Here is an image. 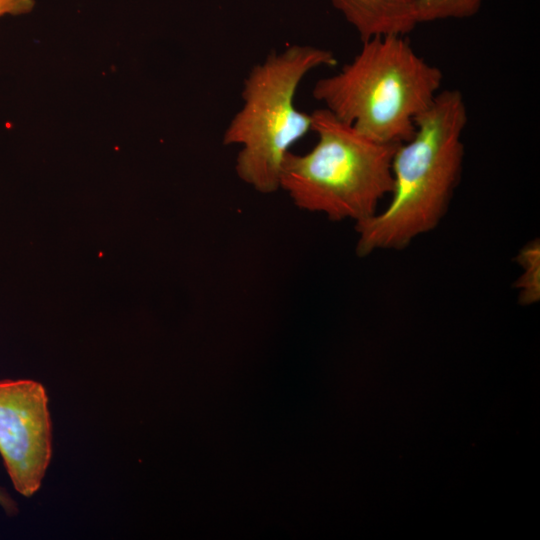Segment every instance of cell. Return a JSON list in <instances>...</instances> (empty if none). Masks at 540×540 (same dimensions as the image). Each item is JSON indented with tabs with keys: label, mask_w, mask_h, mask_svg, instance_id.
<instances>
[{
	"label": "cell",
	"mask_w": 540,
	"mask_h": 540,
	"mask_svg": "<svg viewBox=\"0 0 540 540\" xmlns=\"http://www.w3.org/2000/svg\"><path fill=\"white\" fill-rule=\"evenodd\" d=\"M467 122L457 89L441 90L416 119L413 135L394 152L389 203L355 224L359 256L402 249L439 224L460 179Z\"/></svg>",
	"instance_id": "1"
},
{
	"label": "cell",
	"mask_w": 540,
	"mask_h": 540,
	"mask_svg": "<svg viewBox=\"0 0 540 540\" xmlns=\"http://www.w3.org/2000/svg\"><path fill=\"white\" fill-rule=\"evenodd\" d=\"M443 73L421 57L406 36L362 41L336 73L319 79L312 95L322 107L377 142L398 145L441 91Z\"/></svg>",
	"instance_id": "2"
},
{
	"label": "cell",
	"mask_w": 540,
	"mask_h": 540,
	"mask_svg": "<svg viewBox=\"0 0 540 540\" xmlns=\"http://www.w3.org/2000/svg\"><path fill=\"white\" fill-rule=\"evenodd\" d=\"M336 64L331 50L293 44L270 52L251 68L243 82L242 105L222 137L224 145L240 147L235 172L241 181L262 194L279 190L286 154L312 130L311 113L295 105L298 87L311 71Z\"/></svg>",
	"instance_id": "3"
},
{
	"label": "cell",
	"mask_w": 540,
	"mask_h": 540,
	"mask_svg": "<svg viewBox=\"0 0 540 540\" xmlns=\"http://www.w3.org/2000/svg\"><path fill=\"white\" fill-rule=\"evenodd\" d=\"M315 145L288 152L279 189L301 210L356 223L373 216L392 190L397 145L372 140L321 107L311 113Z\"/></svg>",
	"instance_id": "4"
},
{
	"label": "cell",
	"mask_w": 540,
	"mask_h": 540,
	"mask_svg": "<svg viewBox=\"0 0 540 540\" xmlns=\"http://www.w3.org/2000/svg\"><path fill=\"white\" fill-rule=\"evenodd\" d=\"M48 398L41 383L0 380V454L14 489L36 493L52 455Z\"/></svg>",
	"instance_id": "5"
},
{
	"label": "cell",
	"mask_w": 540,
	"mask_h": 540,
	"mask_svg": "<svg viewBox=\"0 0 540 540\" xmlns=\"http://www.w3.org/2000/svg\"><path fill=\"white\" fill-rule=\"evenodd\" d=\"M361 41L374 37L407 36L419 25L418 0H330Z\"/></svg>",
	"instance_id": "6"
},
{
	"label": "cell",
	"mask_w": 540,
	"mask_h": 540,
	"mask_svg": "<svg viewBox=\"0 0 540 540\" xmlns=\"http://www.w3.org/2000/svg\"><path fill=\"white\" fill-rule=\"evenodd\" d=\"M517 262L523 269L516 282L519 301L523 304L535 303L540 297V245L533 240L525 245L517 255Z\"/></svg>",
	"instance_id": "7"
},
{
	"label": "cell",
	"mask_w": 540,
	"mask_h": 540,
	"mask_svg": "<svg viewBox=\"0 0 540 540\" xmlns=\"http://www.w3.org/2000/svg\"><path fill=\"white\" fill-rule=\"evenodd\" d=\"M486 0H418L419 24L465 19L479 12Z\"/></svg>",
	"instance_id": "8"
},
{
	"label": "cell",
	"mask_w": 540,
	"mask_h": 540,
	"mask_svg": "<svg viewBox=\"0 0 540 540\" xmlns=\"http://www.w3.org/2000/svg\"><path fill=\"white\" fill-rule=\"evenodd\" d=\"M34 5V0H0V17L29 13Z\"/></svg>",
	"instance_id": "9"
},
{
	"label": "cell",
	"mask_w": 540,
	"mask_h": 540,
	"mask_svg": "<svg viewBox=\"0 0 540 540\" xmlns=\"http://www.w3.org/2000/svg\"><path fill=\"white\" fill-rule=\"evenodd\" d=\"M0 505L7 511L13 512L15 508V503L12 499L8 497L7 494L0 492Z\"/></svg>",
	"instance_id": "10"
}]
</instances>
